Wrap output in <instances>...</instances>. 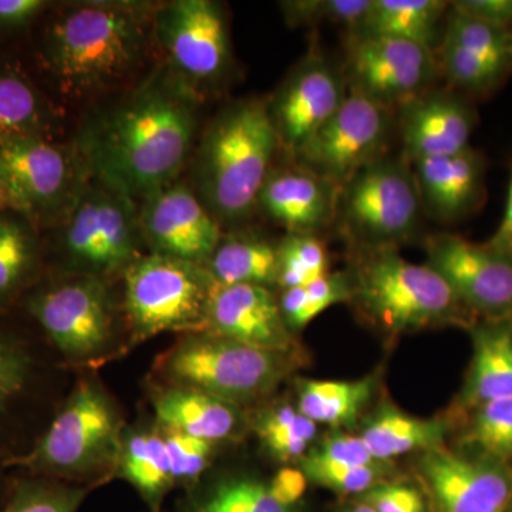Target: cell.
Wrapping results in <instances>:
<instances>
[{
    "mask_svg": "<svg viewBox=\"0 0 512 512\" xmlns=\"http://www.w3.org/2000/svg\"><path fill=\"white\" fill-rule=\"evenodd\" d=\"M195 101L173 74L144 83L84 128L80 160L99 184L146 200L174 184L190 156Z\"/></svg>",
    "mask_w": 512,
    "mask_h": 512,
    "instance_id": "cell-1",
    "label": "cell"
},
{
    "mask_svg": "<svg viewBox=\"0 0 512 512\" xmlns=\"http://www.w3.org/2000/svg\"><path fill=\"white\" fill-rule=\"evenodd\" d=\"M146 3H77L47 33V67L66 93L101 92L136 69L154 33Z\"/></svg>",
    "mask_w": 512,
    "mask_h": 512,
    "instance_id": "cell-2",
    "label": "cell"
},
{
    "mask_svg": "<svg viewBox=\"0 0 512 512\" xmlns=\"http://www.w3.org/2000/svg\"><path fill=\"white\" fill-rule=\"evenodd\" d=\"M279 147L265 100L238 101L212 121L195 160V194L215 220L252 214Z\"/></svg>",
    "mask_w": 512,
    "mask_h": 512,
    "instance_id": "cell-3",
    "label": "cell"
},
{
    "mask_svg": "<svg viewBox=\"0 0 512 512\" xmlns=\"http://www.w3.org/2000/svg\"><path fill=\"white\" fill-rule=\"evenodd\" d=\"M123 420L93 380L77 384L35 448L16 460L40 477L77 485L103 483L119 470Z\"/></svg>",
    "mask_w": 512,
    "mask_h": 512,
    "instance_id": "cell-4",
    "label": "cell"
},
{
    "mask_svg": "<svg viewBox=\"0 0 512 512\" xmlns=\"http://www.w3.org/2000/svg\"><path fill=\"white\" fill-rule=\"evenodd\" d=\"M352 278V299L377 325L410 332L457 322L464 308L439 272L394 249L366 252Z\"/></svg>",
    "mask_w": 512,
    "mask_h": 512,
    "instance_id": "cell-5",
    "label": "cell"
},
{
    "mask_svg": "<svg viewBox=\"0 0 512 512\" xmlns=\"http://www.w3.org/2000/svg\"><path fill=\"white\" fill-rule=\"evenodd\" d=\"M285 355L211 332H192L184 333L157 366L170 387L200 390L235 406L275 389L288 370Z\"/></svg>",
    "mask_w": 512,
    "mask_h": 512,
    "instance_id": "cell-6",
    "label": "cell"
},
{
    "mask_svg": "<svg viewBox=\"0 0 512 512\" xmlns=\"http://www.w3.org/2000/svg\"><path fill=\"white\" fill-rule=\"evenodd\" d=\"M423 214L412 164L386 156L340 188L335 222L353 244L372 252L410 241Z\"/></svg>",
    "mask_w": 512,
    "mask_h": 512,
    "instance_id": "cell-7",
    "label": "cell"
},
{
    "mask_svg": "<svg viewBox=\"0 0 512 512\" xmlns=\"http://www.w3.org/2000/svg\"><path fill=\"white\" fill-rule=\"evenodd\" d=\"M214 284L204 265L158 254L140 256L126 269L124 306L133 338L205 332Z\"/></svg>",
    "mask_w": 512,
    "mask_h": 512,
    "instance_id": "cell-8",
    "label": "cell"
},
{
    "mask_svg": "<svg viewBox=\"0 0 512 512\" xmlns=\"http://www.w3.org/2000/svg\"><path fill=\"white\" fill-rule=\"evenodd\" d=\"M393 126V110L349 92L340 109L292 157L299 167L342 188L366 165L386 157Z\"/></svg>",
    "mask_w": 512,
    "mask_h": 512,
    "instance_id": "cell-9",
    "label": "cell"
},
{
    "mask_svg": "<svg viewBox=\"0 0 512 512\" xmlns=\"http://www.w3.org/2000/svg\"><path fill=\"white\" fill-rule=\"evenodd\" d=\"M140 238L134 201L99 184L80 192L70 208L63 248L87 276H100L127 269L137 261Z\"/></svg>",
    "mask_w": 512,
    "mask_h": 512,
    "instance_id": "cell-10",
    "label": "cell"
},
{
    "mask_svg": "<svg viewBox=\"0 0 512 512\" xmlns=\"http://www.w3.org/2000/svg\"><path fill=\"white\" fill-rule=\"evenodd\" d=\"M342 72L349 92L393 110L429 92L440 69L436 52L419 43L350 35Z\"/></svg>",
    "mask_w": 512,
    "mask_h": 512,
    "instance_id": "cell-11",
    "label": "cell"
},
{
    "mask_svg": "<svg viewBox=\"0 0 512 512\" xmlns=\"http://www.w3.org/2000/svg\"><path fill=\"white\" fill-rule=\"evenodd\" d=\"M154 33L178 82L195 93L218 82L231 64L227 19L220 3L177 0L157 10Z\"/></svg>",
    "mask_w": 512,
    "mask_h": 512,
    "instance_id": "cell-12",
    "label": "cell"
},
{
    "mask_svg": "<svg viewBox=\"0 0 512 512\" xmlns=\"http://www.w3.org/2000/svg\"><path fill=\"white\" fill-rule=\"evenodd\" d=\"M76 156L43 137H25L0 146V184L9 207L29 218H43L79 198Z\"/></svg>",
    "mask_w": 512,
    "mask_h": 512,
    "instance_id": "cell-13",
    "label": "cell"
},
{
    "mask_svg": "<svg viewBox=\"0 0 512 512\" xmlns=\"http://www.w3.org/2000/svg\"><path fill=\"white\" fill-rule=\"evenodd\" d=\"M427 265L439 272L468 311L490 320L511 319L512 255L454 234L426 241Z\"/></svg>",
    "mask_w": 512,
    "mask_h": 512,
    "instance_id": "cell-14",
    "label": "cell"
},
{
    "mask_svg": "<svg viewBox=\"0 0 512 512\" xmlns=\"http://www.w3.org/2000/svg\"><path fill=\"white\" fill-rule=\"evenodd\" d=\"M30 312L56 348L77 362L101 355L113 340V303L97 276L42 293L30 302Z\"/></svg>",
    "mask_w": 512,
    "mask_h": 512,
    "instance_id": "cell-15",
    "label": "cell"
},
{
    "mask_svg": "<svg viewBox=\"0 0 512 512\" xmlns=\"http://www.w3.org/2000/svg\"><path fill=\"white\" fill-rule=\"evenodd\" d=\"M349 89L339 72L319 53H309L286 76L268 103L279 146L296 153L340 109Z\"/></svg>",
    "mask_w": 512,
    "mask_h": 512,
    "instance_id": "cell-16",
    "label": "cell"
},
{
    "mask_svg": "<svg viewBox=\"0 0 512 512\" xmlns=\"http://www.w3.org/2000/svg\"><path fill=\"white\" fill-rule=\"evenodd\" d=\"M138 225L153 254L192 264L207 265L222 239L220 222L194 191L180 183L146 198Z\"/></svg>",
    "mask_w": 512,
    "mask_h": 512,
    "instance_id": "cell-17",
    "label": "cell"
},
{
    "mask_svg": "<svg viewBox=\"0 0 512 512\" xmlns=\"http://www.w3.org/2000/svg\"><path fill=\"white\" fill-rule=\"evenodd\" d=\"M420 470L440 512H505L512 471L491 458H467L443 447L427 450Z\"/></svg>",
    "mask_w": 512,
    "mask_h": 512,
    "instance_id": "cell-18",
    "label": "cell"
},
{
    "mask_svg": "<svg viewBox=\"0 0 512 512\" xmlns=\"http://www.w3.org/2000/svg\"><path fill=\"white\" fill-rule=\"evenodd\" d=\"M205 332L269 352L288 353L293 345L279 303L265 286L215 282Z\"/></svg>",
    "mask_w": 512,
    "mask_h": 512,
    "instance_id": "cell-19",
    "label": "cell"
},
{
    "mask_svg": "<svg viewBox=\"0 0 512 512\" xmlns=\"http://www.w3.org/2000/svg\"><path fill=\"white\" fill-rule=\"evenodd\" d=\"M474 123L473 111L456 94L429 90L414 97L399 107L397 117L404 160L413 164L467 150Z\"/></svg>",
    "mask_w": 512,
    "mask_h": 512,
    "instance_id": "cell-20",
    "label": "cell"
},
{
    "mask_svg": "<svg viewBox=\"0 0 512 512\" xmlns=\"http://www.w3.org/2000/svg\"><path fill=\"white\" fill-rule=\"evenodd\" d=\"M339 194L338 185L293 164L272 168L259 192L258 207L289 234L316 235L336 221Z\"/></svg>",
    "mask_w": 512,
    "mask_h": 512,
    "instance_id": "cell-21",
    "label": "cell"
},
{
    "mask_svg": "<svg viewBox=\"0 0 512 512\" xmlns=\"http://www.w3.org/2000/svg\"><path fill=\"white\" fill-rule=\"evenodd\" d=\"M421 204L434 220L457 221L473 211L484 191V163L473 148L412 164Z\"/></svg>",
    "mask_w": 512,
    "mask_h": 512,
    "instance_id": "cell-22",
    "label": "cell"
},
{
    "mask_svg": "<svg viewBox=\"0 0 512 512\" xmlns=\"http://www.w3.org/2000/svg\"><path fill=\"white\" fill-rule=\"evenodd\" d=\"M154 410L163 429L212 444L229 439L238 427L234 404L200 390L170 387L158 393Z\"/></svg>",
    "mask_w": 512,
    "mask_h": 512,
    "instance_id": "cell-23",
    "label": "cell"
},
{
    "mask_svg": "<svg viewBox=\"0 0 512 512\" xmlns=\"http://www.w3.org/2000/svg\"><path fill=\"white\" fill-rule=\"evenodd\" d=\"M474 356L463 400L478 407L512 397V322L490 320L473 333Z\"/></svg>",
    "mask_w": 512,
    "mask_h": 512,
    "instance_id": "cell-24",
    "label": "cell"
},
{
    "mask_svg": "<svg viewBox=\"0 0 512 512\" xmlns=\"http://www.w3.org/2000/svg\"><path fill=\"white\" fill-rule=\"evenodd\" d=\"M450 2L443 0H372L357 35L394 37L429 47L440 45V25Z\"/></svg>",
    "mask_w": 512,
    "mask_h": 512,
    "instance_id": "cell-25",
    "label": "cell"
},
{
    "mask_svg": "<svg viewBox=\"0 0 512 512\" xmlns=\"http://www.w3.org/2000/svg\"><path fill=\"white\" fill-rule=\"evenodd\" d=\"M117 474L136 488L151 512H160L175 485L163 433L141 431L124 439Z\"/></svg>",
    "mask_w": 512,
    "mask_h": 512,
    "instance_id": "cell-26",
    "label": "cell"
},
{
    "mask_svg": "<svg viewBox=\"0 0 512 512\" xmlns=\"http://www.w3.org/2000/svg\"><path fill=\"white\" fill-rule=\"evenodd\" d=\"M444 433L446 426L439 421L416 419L394 409H383L367 423L360 437L373 458L382 463L412 451L439 447Z\"/></svg>",
    "mask_w": 512,
    "mask_h": 512,
    "instance_id": "cell-27",
    "label": "cell"
},
{
    "mask_svg": "<svg viewBox=\"0 0 512 512\" xmlns=\"http://www.w3.org/2000/svg\"><path fill=\"white\" fill-rule=\"evenodd\" d=\"M205 268L220 285L278 284V254L264 239H221Z\"/></svg>",
    "mask_w": 512,
    "mask_h": 512,
    "instance_id": "cell-28",
    "label": "cell"
},
{
    "mask_svg": "<svg viewBox=\"0 0 512 512\" xmlns=\"http://www.w3.org/2000/svg\"><path fill=\"white\" fill-rule=\"evenodd\" d=\"M373 380H303L298 410L316 424L348 426L373 396Z\"/></svg>",
    "mask_w": 512,
    "mask_h": 512,
    "instance_id": "cell-29",
    "label": "cell"
},
{
    "mask_svg": "<svg viewBox=\"0 0 512 512\" xmlns=\"http://www.w3.org/2000/svg\"><path fill=\"white\" fill-rule=\"evenodd\" d=\"M180 512H295L279 503L269 481L252 477L222 478L202 490L192 491Z\"/></svg>",
    "mask_w": 512,
    "mask_h": 512,
    "instance_id": "cell-30",
    "label": "cell"
},
{
    "mask_svg": "<svg viewBox=\"0 0 512 512\" xmlns=\"http://www.w3.org/2000/svg\"><path fill=\"white\" fill-rule=\"evenodd\" d=\"M45 104L32 84L10 70H0V146L25 137H42Z\"/></svg>",
    "mask_w": 512,
    "mask_h": 512,
    "instance_id": "cell-31",
    "label": "cell"
},
{
    "mask_svg": "<svg viewBox=\"0 0 512 512\" xmlns=\"http://www.w3.org/2000/svg\"><path fill=\"white\" fill-rule=\"evenodd\" d=\"M352 292L349 275L328 274L312 284L284 289L278 303L286 326L293 332L306 328L333 305L352 301Z\"/></svg>",
    "mask_w": 512,
    "mask_h": 512,
    "instance_id": "cell-32",
    "label": "cell"
},
{
    "mask_svg": "<svg viewBox=\"0 0 512 512\" xmlns=\"http://www.w3.org/2000/svg\"><path fill=\"white\" fill-rule=\"evenodd\" d=\"M441 40L463 47L505 73L512 70V29L488 25L450 8Z\"/></svg>",
    "mask_w": 512,
    "mask_h": 512,
    "instance_id": "cell-33",
    "label": "cell"
},
{
    "mask_svg": "<svg viewBox=\"0 0 512 512\" xmlns=\"http://www.w3.org/2000/svg\"><path fill=\"white\" fill-rule=\"evenodd\" d=\"M90 487L35 477L10 488L0 512H77Z\"/></svg>",
    "mask_w": 512,
    "mask_h": 512,
    "instance_id": "cell-34",
    "label": "cell"
},
{
    "mask_svg": "<svg viewBox=\"0 0 512 512\" xmlns=\"http://www.w3.org/2000/svg\"><path fill=\"white\" fill-rule=\"evenodd\" d=\"M259 437L272 456L281 461L302 460L308 454L318 424L291 406L269 410L258 421Z\"/></svg>",
    "mask_w": 512,
    "mask_h": 512,
    "instance_id": "cell-35",
    "label": "cell"
},
{
    "mask_svg": "<svg viewBox=\"0 0 512 512\" xmlns=\"http://www.w3.org/2000/svg\"><path fill=\"white\" fill-rule=\"evenodd\" d=\"M278 254V284L282 289L298 288L325 278L328 254L316 235L289 234L276 247Z\"/></svg>",
    "mask_w": 512,
    "mask_h": 512,
    "instance_id": "cell-36",
    "label": "cell"
},
{
    "mask_svg": "<svg viewBox=\"0 0 512 512\" xmlns=\"http://www.w3.org/2000/svg\"><path fill=\"white\" fill-rule=\"evenodd\" d=\"M440 74L458 89L471 94L491 92L507 76L504 70L485 62L454 43L440 40L436 50Z\"/></svg>",
    "mask_w": 512,
    "mask_h": 512,
    "instance_id": "cell-37",
    "label": "cell"
},
{
    "mask_svg": "<svg viewBox=\"0 0 512 512\" xmlns=\"http://www.w3.org/2000/svg\"><path fill=\"white\" fill-rule=\"evenodd\" d=\"M470 441L485 458L501 463L512 458V397L491 400L476 407Z\"/></svg>",
    "mask_w": 512,
    "mask_h": 512,
    "instance_id": "cell-38",
    "label": "cell"
},
{
    "mask_svg": "<svg viewBox=\"0 0 512 512\" xmlns=\"http://www.w3.org/2000/svg\"><path fill=\"white\" fill-rule=\"evenodd\" d=\"M301 470L308 481L339 494H366L382 483L384 468L375 466H332L303 457Z\"/></svg>",
    "mask_w": 512,
    "mask_h": 512,
    "instance_id": "cell-39",
    "label": "cell"
},
{
    "mask_svg": "<svg viewBox=\"0 0 512 512\" xmlns=\"http://www.w3.org/2000/svg\"><path fill=\"white\" fill-rule=\"evenodd\" d=\"M32 258V241L26 229L12 218L0 215V295L20 284Z\"/></svg>",
    "mask_w": 512,
    "mask_h": 512,
    "instance_id": "cell-40",
    "label": "cell"
},
{
    "mask_svg": "<svg viewBox=\"0 0 512 512\" xmlns=\"http://www.w3.org/2000/svg\"><path fill=\"white\" fill-rule=\"evenodd\" d=\"M163 437L175 485L197 483L210 464L214 444L174 430L163 429Z\"/></svg>",
    "mask_w": 512,
    "mask_h": 512,
    "instance_id": "cell-41",
    "label": "cell"
},
{
    "mask_svg": "<svg viewBox=\"0 0 512 512\" xmlns=\"http://www.w3.org/2000/svg\"><path fill=\"white\" fill-rule=\"evenodd\" d=\"M305 457L316 463L332 464V466L359 467L380 464L370 454L362 437L352 436V434H336L329 437Z\"/></svg>",
    "mask_w": 512,
    "mask_h": 512,
    "instance_id": "cell-42",
    "label": "cell"
},
{
    "mask_svg": "<svg viewBox=\"0 0 512 512\" xmlns=\"http://www.w3.org/2000/svg\"><path fill=\"white\" fill-rule=\"evenodd\" d=\"M30 373L29 357L19 346L0 336V413L25 390Z\"/></svg>",
    "mask_w": 512,
    "mask_h": 512,
    "instance_id": "cell-43",
    "label": "cell"
},
{
    "mask_svg": "<svg viewBox=\"0 0 512 512\" xmlns=\"http://www.w3.org/2000/svg\"><path fill=\"white\" fill-rule=\"evenodd\" d=\"M363 501L376 512H426L423 495L409 484H377L367 491Z\"/></svg>",
    "mask_w": 512,
    "mask_h": 512,
    "instance_id": "cell-44",
    "label": "cell"
},
{
    "mask_svg": "<svg viewBox=\"0 0 512 512\" xmlns=\"http://www.w3.org/2000/svg\"><path fill=\"white\" fill-rule=\"evenodd\" d=\"M450 8L488 25L512 29V0H457L450 2Z\"/></svg>",
    "mask_w": 512,
    "mask_h": 512,
    "instance_id": "cell-45",
    "label": "cell"
},
{
    "mask_svg": "<svg viewBox=\"0 0 512 512\" xmlns=\"http://www.w3.org/2000/svg\"><path fill=\"white\" fill-rule=\"evenodd\" d=\"M269 487L279 503L295 510L308 487V478L298 468L285 467L269 481Z\"/></svg>",
    "mask_w": 512,
    "mask_h": 512,
    "instance_id": "cell-46",
    "label": "cell"
},
{
    "mask_svg": "<svg viewBox=\"0 0 512 512\" xmlns=\"http://www.w3.org/2000/svg\"><path fill=\"white\" fill-rule=\"evenodd\" d=\"M286 22L292 26L313 25L328 20V0H292L282 2Z\"/></svg>",
    "mask_w": 512,
    "mask_h": 512,
    "instance_id": "cell-47",
    "label": "cell"
},
{
    "mask_svg": "<svg viewBox=\"0 0 512 512\" xmlns=\"http://www.w3.org/2000/svg\"><path fill=\"white\" fill-rule=\"evenodd\" d=\"M42 0H0V28L26 25L45 8Z\"/></svg>",
    "mask_w": 512,
    "mask_h": 512,
    "instance_id": "cell-48",
    "label": "cell"
},
{
    "mask_svg": "<svg viewBox=\"0 0 512 512\" xmlns=\"http://www.w3.org/2000/svg\"><path fill=\"white\" fill-rule=\"evenodd\" d=\"M488 245L512 255V164L510 181H508L507 201H505L503 220L500 227L495 231L494 237L488 241Z\"/></svg>",
    "mask_w": 512,
    "mask_h": 512,
    "instance_id": "cell-49",
    "label": "cell"
},
{
    "mask_svg": "<svg viewBox=\"0 0 512 512\" xmlns=\"http://www.w3.org/2000/svg\"><path fill=\"white\" fill-rule=\"evenodd\" d=\"M345 512H376L373 510L372 507H370L369 504L365 503V501H362V503L355 505V507L349 508L348 511Z\"/></svg>",
    "mask_w": 512,
    "mask_h": 512,
    "instance_id": "cell-50",
    "label": "cell"
},
{
    "mask_svg": "<svg viewBox=\"0 0 512 512\" xmlns=\"http://www.w3.org/2000/svg\"><path fill=\"white\" fill-rule=\"evenodd\" d=\"M9 208L8 198H6L5 191H3L2 184H0V212Z\"/></svg>",
    "mask_w": 512,
    "mask_h": 512,
    "instance_id": "cell-51",
    "label": "cell"
},
{
    "mask_svg": "<svg viewBox=\"0 0 512 512\" xmlns=\"http://www.w3.org/2000/svg\"><path fill=\"white\" fill-rule=\"evenodd\" d=\"M505 512H512V498L510 501V505H508L507 511H505Z\"/></svg>",
    "mask_w": 512,
    "mask_h": 512,
    "instance_id": "cell-52",
    "label": "cell"
},
{
    "mask_svg": "<svg viewBox=\"0 0 512 512\" xmlns=\"http://www.w3.org/2000/svg\"><path fill=\"white\" fill-rule=\"evenodd\" d=\"M3 501H5V500H3ZM2 504H3V503H0V507H2Z\"/></svg>",
    "mask_w": 512,
    "mask_h": 512,
    "instance_id": "cell-53",
    "label": "cell"
}]
</instances>
